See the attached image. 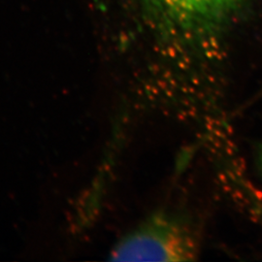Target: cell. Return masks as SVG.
Masks as SVG:
<instances>
[{"label": "cell", "mask_w": 262, "mask_h": 262, "mask_svg": "<svg viewBox=\"0 0 262 262\" xmlns=\"http://www.w3.org/2000/svg\"><path fill=\"white\" fill-rule=\"evenodd\" d=\"M201 238L196 224L177 212H159L114 246L112 261L196 260Z\"/></svg>", "instance_id": "obj_1"}, {"label": "cell", "mask_w": 262, "mask_h": 262, "mask_svg": "<svg viewBox=\"0 0 262 262\" xmlns=\"http://www.w3.org/2000/svg\"><path fill=\"white\" fill-rule=\"evenodd\" d=\"M181 25L203 26L222 18L239 0H150Z\"/></svg>", "instance_id": "obj_2"}, {"label": "cell", "mask_w": 262, "mask_h": 262, "mask_svg": "<svg viewBox=\"0 0 262 262\" xmlns=\"http://www.w3.org/2000/svg\"><path fill=\"white\" fill-rule=\"evenodd\" d=\"M256 162H257L258 169H259L262 176V144L258 146L257 150H256Z\"/></svg>", "instance_id": "obj_3"}]
</instances>
